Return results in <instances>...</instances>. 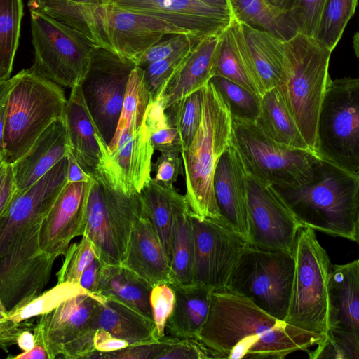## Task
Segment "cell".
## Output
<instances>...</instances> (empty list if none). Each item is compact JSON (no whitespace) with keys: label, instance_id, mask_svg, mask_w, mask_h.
Segmentation results:
<instances>
[{"label":"cell","instance_id":"cell-53","mask_svg":"<svg viewBox=\"0 0 359 359\" xmlns=\"http://www.w3.org/2000/svg\"><path fill=\"white\" fill-rule=\"evenodd\" d=\"M102 263L99 258L95 259L83 271L79 284L90 293L96 294Z\"/></svg>","mask_w":359,"mask_h":359},{"label":"cell","instance_id":"cell-35","mask_svg":"<svg viewBox=\"0 0 359 359\" xmlns=\"http://www.w3.org/2000/svg\"><path fill=\"white\" fill-rule=\"evenodd\" d=\"M234 15L243 23L264 29L285 41L299 33L287 8L268 0H230Z\"/></svg>","mask_w":359,"mask_h":359},{"label":"cell","instance_id":"cell-50","mask_svg":"<svg viewBox=\"0 0 359 359\" xmlns=\"http://www.w3.org/2000/svg\"><path fill=\"white\" fill-rule=\"evenodd\" d=\"M36 321L34 318L20 322H14L8 319L0 320V346L4 351L17 344L19 336L25 330H34Z\"/></svg>","mask_w":359,"mask_h":359},{"label":"cell","instance_id":"cell-21","mask_svg":"<svg viewBox=\"0 0 359 359\" xmlns=\"http://www.w3.org/2000/svg\"><path fill=\"white\" fill-rule=\"evenodd\" d=\"M63 119L68 150L82 169L93 179L111 172L109 146L88 110L79 84L71 88Z\"/></svg>","mask_w":359,"mask_h":359},{"label":"cell","instance_id":"cell-30","mask_svg":"<svg viewBox=\"0 0 359 359\" xmlns=\"http://www.w3.org/2000/svg\"><path fill=\"white\" fill-rule=\"evenodd\" d=\"M170 286L175 301L166 328L173 337L199 340L208 316L212 291L196 284Z\"/></svg>","mask_w":359,"mask_h":359},{"label":"cell","instance_id":"cell-25","mask_svg":"<svg viewBox=\"0 0 359 359\" xmlns=\"http://www.w3.org/2000/svg\"><path fill=\"white\" fill-rule=\"evenodd\" d=\"M68 152L63 116L53 121L30 149L13 164L17 191L28 189L47 173Z\"/></svg>","mask_w":359,"mask_h":359},{"label":"cell","instance_id":"cell-61","mask_svg":"<svg viewBox=\"0 0 359 359\" xmlns=\"http://www.w3.org/2000/svg\"><path fill=\"white\" fill-rule=\"evenodd\" d=\"M114 0H104V4H111V2H113Z\"/></svg>","mask_w":359,"mask_h":359},{"label":"cell","instance_id":"cell-16","mask_svg":"<svg viewBox=\"0 0 359 359\" xmlns=\"http://www.w3.org/2000/svg\"><path fill=\"white\" fill-rule=\"evenodd\" d=\"M195 238L194 284L211 291L226 287L248 241L224 223L191 211Z\"/></svg>","mask_w":359,"mask_h":359},{"label":"cell","instance_id":"cell-43","mask_svg":"<svg viewBox=\"0 0 359 359\" xmlns=\"http://www.w3.org/2000/svg\"><path fill=\"white\" fill-rule=\"evenodd\" d=\"M194 46L142 68L144 69V82L151 100L156 99L161 94Z\"/></svg>","mask_w":359,"mask_h":359},{"label":"cell","instance_id":"cell-58","mask_svg":"<svg viewBox=\"0 0 359 359\" xmlns=\"http://www.w3.org/2000/svg\"><path fill=\"white\" fill-rule=\"evenodd\" d=\"M353 49L358 58H359V32H356L353 36Z\"/></svg>","mask_w":359,"mask_h":359},{"label":"cell","instance_id":"cell-60","mask_svg":"<svg viewBox=\"0 0 359 359\" xmlns=\"http://www.w3.org/2000/svg\"><path fill=\"white\" fill-rule=\"evenodd\" d=\"M359 244V211L356 223L355 241Z\"/></svg>","mask_w":359,"mask_h":359},{"label":"cell","instance_id":"cell-12","mask_svg":"<svg viewBox=\"0 0 359 359\" xmlns=\"http://www.w3.org/2000/svg\"><path fill=\"white\" fill-rule=\"evenodd\" d=\"M232 142L246 172L271 186L297 185L312 175L317 154L289 147L266 135L255 121L233 118Z\"/></svg>","mask_w":359,"mask_h":359},{"label":"cell","instance_id":"cell-33","mask_svg":"<svg viewBox=\"0 0 359 359\" xmlns=\"http://www.w3.org/2000/svg\"><path fill=\"white\" fill-rule=\"evenodd\" d=\"M144 215L151 221L161 244L171 262L170 231L177 207L187 200L173 187L156 182L152 177L139 191Z\"/></svg>","mask_w":359,"mask_h":359},{"label":"cell","instance_id":"cell-45","mask_svg":"<svg viewBox=\"0 0 359 359\" xmlns=\"http://www.w3.org/2000/svg\"><path fill=\"white\" fill-rule=\"evenodd\" d=\"M325 0H292L287 8L299 32L315 38Z\"/></svg>","mask_w":359,"mask_h":359},{"label":"cell","instance_id":"cell-19","mask_svg":"<svg viewBox=\"0 0 359 359\" xmlns=\"http://www.w3.org/2000/svg\"><path fill=\"white\" fill-rule=\"evenodd\" d=\"M145 114H136L130 119L119 121L109 145L111 172L128 194L139 192L151 178L154 149L144 121Z\"/></svg>","mask_w":359,"mask_h":359},{"label":"cell","instance_id":"cell-11","mask_svg":"<svg viewBox=\"0 0 359 359\" xmlns=\"http://www.w3.org/2000/svg\"><path fill=\"white\" fill-rule=\"evenodd\" d=\"M32 68L70 88L85 76L95 44L84 34L41 12L30 11Z\"/></svg>","mask_w":359,"mask_h":359},{"label":"cell","instance_id":"cell-28","mask_svg":"<svg viewBox=\"0 0 359 359\" xmlns=\"http://www.w3.org/2000/svg\"><path fill=\"white\" fill-rule=\"evenodd\" d=\"M152 286L123 264H104L97 295L121 302L153 320L150 294Z\"/></svg>","mask_w":359,"mask_h":359},{"label":"cell","instance_id":"cell-49","mask_svg":"<svg viewBox=\"0 0 359 359\" xmlns=\"http://www.w3.org/2000/svg\"><path fill=\"white\" fill-rule=\"evenodd\" d=\"M181 151L161 152L156 161L151 165V170L155 172L153 178L156 182L173 187L184 170Z\"/></svg>","mask_w":359,"mask_h":359},{"label":"cell","instance_id":"cell-42","mask_svg":"<svg viewBox=\"0 0 359 359\" xmlns=\"http://www.w3.org/2000/svg\"><path fill=\"white\" fill-rule=\"evenodd\" d=\"M96 258L95 249L86 236L80 241L69 245L65 254V259L57 273V283H79L83 271Z\"/></svg>","mask_w":359,"mask_h":359},{"label":"cell","instance_id":"cell-32","mask_svg":"<svg viewBox=\"0 0 359 359\" xmlns=\"http://www.w3.org/2000/svg\"><path fill=\"white\" fill-rule=\"evenodd\" d=\"M171 285L194 284L195 238L187 200L182 202L173 215L170 231Z\"/></svg>","mask_w":359,"mask_h":359},{"label":"cell","instance_id":"cell-8","mask_svg":"<svg viewBox=\"0 0 359 359\" xmlns=\"http://www.w3.org/2000/svg\"><path fill=\"white\" fill-rule=\"evenodd\" d=\"M315 153L359 173V77L329 79L320 107Z\"/></svg>","mask_w":359,"mask_h":359},{"label":"cell","instance_id":"cell-3","mask_svg":"<svg viewBox=\"0 0 359 359\" xmlns=\"http://www.w3.org/2000/svg\"><path fill=\"white\" fill-rule=\"evenodd\" d=\"M272 187L301 226L355 241L359 211L356 175L318 156L306 182Z\"/></svg>","mask_w":359,"mask_h":359},{"label":"cell","instance_id":"cell-1","mask_svg":"<svg viewBox=\"0 0 359 359\" xmlns=\"http://www.w3.org/2000/svg\"><path fill=\"white\" fill-rule=\"evenodd\" d=\"M327 336L280 320L226 288L212 292L199 341L219 358L283 359L323 342Z\"/></svg>","mask_w":359,"mask_h":359},{"label":"cell","instance_id":"cell-51","mask_svg":"<svg viewBox=\"0 0 359 359\" xmlns=\"http://www.w3.org/2000/svg\"><path fill=\"white\" fill-rule=\"evenodd\" d=\"M16 191L13 164L0 163V214L9 206Z\"/></svg>","mask_w":359,"mask_h":359},{"label":"cell","instance_id":"cell-23","mask_svg":"<svg viewBox=\"0 0 359 359\" xmlns=\"http://www.w3.org/2000/svg\"><path fill=\"white\" fill-rule=\"evenodd\" d=\"M214 191L224 223L248 241L247 172L233 142L217 162L214 176Z\"/></svg>","mask_w":359,"mask_h":359},{"label":"cell","instance_id":"cell-2","mask_svg":"<svg viewBox=\"0 0 359 359\" xmlns=\"http://www.w3.org/2000/svg\"><path fill=\"white\" fill-rule=\"evenodd\" d=\"M55 201L51 187L39 180L0 214V303L8 311L41 294L51 277L57 258L41 250L40 231Z\"/></svg>","mask_w":359,"mask_h":359},{"label":"cell","instance_id":"cell-52","mask_svg":"<svg viewBox=\"0 0 359 359\" xmlns=\"http://www.w3.org/2000/svg\"><path fill=\"white\" fill-rule=\"evenodd\" d=\"M94 347L96 351L108 353L123 349L129 344L113 336L109 332L97 329L93 337Z\"/></svg>","mask_w":359,"mask_h":359},{"label":"cell","instance_id":"cell-34","mask_svg":"<svg viewBox=\"0 0 359 359\" xmlns=\"http://www.w3.org/2000/svg\"><path fill=\"white\" fill-rule=\"evenodd\" d=\"M255 122L266 135L280 144L311 149L276 88L261 97L260 112Z\"/></svg>","mask_w":359,"mask_h":359},{"label":"cell","instance_id":"cell-48","mask_svg":"<svg viewBox=\"0 0 359 359\" xmlns=\"http://www.w3.org/2000/svg\"><path fill=\"white\" fill-rule=\"evenodd\" d=\"M211 359L219 358L212 350L195 339L175 337L159 359Z\"/></svg>","mask_w":359,"mask_h":359},{"label":"cell","instance_id":"cell-38","mask_svg":"<svg viewBox=\"0 0 359 359\" xmlns=\"http://www.w3.org/2000/svg\"><path fill=\"white\" fill-rule=\"evenodd\" d=\"M358 0H325L315 39L330 50L341 39Z\"/></svg>","mask_w":359,"mask_h":359},{"label":"cell","instance_id":"cell-46","mask_svg":"<svg viewBox=\"0 0 359 359\" xmlns=\"http://www.w3.org/2000/svg\"><path fill=\"white\" fill-rule=\"evenodd\" d=\"M175 337H165L151 342L130 345L128 347L108 353L95 351L88 358L109 359H159L172 344Z\"/></svg>","mask_w":359,"mask_h":359},{"label":"cell","instance_id":"cell-37","mask_svg":"<svg viewBox=\"0 0 359 359\" xmlns=\"http://www.w3.org/2000/svg\"><path fill=\"white\" fill-rule=\"evenodd\" d=\"M84 294L90 292L79 283H57L53 288L42 292L32 300L8 311L4 319L20 322L35 318L55 309L72 297Z\"/></svg>","mask_w":359,"mask_h":359},{"label":"cell","instance_id":"cell-31","mask_svg":"<svg viewBox=\"0 0 359 359\" xmlns=\"http://www.w3.org/2000/svg\"><path fill=\"white\" fill-rule=\"evenodd\" d=\"M102 329L130 345L151 342L157 339L154 322L130 307L115 300L106 299L95 316L92 330Z\"/></svg>","mask_w":359,"mask_h":359},{"label":"cell","instance_id":"cell-10","mask_svg":"<svg viewBox=\"0 0 359 359\" xmlns=\"http://www.w3.org/2000/svg\"><path fill=\"white\" fill-rule=\"evenodd\" d=\"M295 270L292 251L243 250L226 289L242 295L270 315L285 320Z\"/></svg>","mask_w":359,"mask_h":359},{"label":"cell","instance_id":"cell-55","mask_svg":"<svg viewBox=\"0 0 359 359\" xmlns=\"http://www.w3.org/2000/svg\"><path fill=\"white\" fill-rule=\"evenodd\" d=\"M8 358L12 359H49L48 353L45 348L39 344L28 351H23L19 355L15 356H8Z\"/></svg>","mask_w":359,"mask_h":359},{"label":"cell","instance_id":"cell-62","mask_svg":"<svg viewBox=\"0 0 359 359\" xmlns=\"http://www.w3.org/2000/svg\"><path fill=\"white\" fill-rule=\"evenodd\" d=\"M357 177H358V178L359 179V173H358V175H357Z\"/></svg>","mask_w":359,"mask_h":359},{"label":"cell","instance_id":"cell-56","mask_svg":"<svg viewBox=\"0 0 359 359\" xmlns=\"http://www.w3.org/2000/svg\"><path fill=\"white\" fill-rule=\"evenodd\" d=\"M31 330H25L19 336L17 341L18 347L23 351L32 349L36 345L34 334Z\"/></svg>","mask_w":359,"mask_h":359},{"label":"cell","instance_id":"cell-57","mask_svg":"<svg viewBox=\"0 0 359 359\" xmlns=\"http://www.w3.org/2000/svg\"><path fill=\"white\" fill-rule=\"evenodd\" d=\"M271 4L279 8H287L292 0H268Z\"/></svg>","mask_w":359,"mask_h":359},{"label":"cell","instance_id":"cell-5","mask_svg":"<svg viewBox=\"0 0 359 359\" xmlns=\"http://www.w3.org/2000/svg\"><path fill=\"white\" fill-rule=\"evenodd\" d=\"M12 79L4 119L0 121V163L13 164L40 135L63 116L67 100L60 85L32 67Z\"/></svg>","mask_w":359,"mask_h":359},{"label":"cell","instance_id":"cell-22","mask_svg":"<svg viewBox=\"0 0 359 359\" xmlns=\"http://www.w3.org/2000/svg\"><path fill=\"white\" fill-rule=\"evenodd\" d=\"M90 183L66 184L41 224L40 245L43 252L55 258L65 255L72 240L83 235Z\"/></svg>","mask_w":359,"mask_h":359},{"label":"cell","instance_id":"cell-27","mask_svg":"<svg viewBox=\"0 0 359 359\" xmlns=\"http://www.w3.org/2000/svg\"><path fill=\"white\" fill-rule=\"evenodd\" d=\"M215 76L224 77L259 95L243 24L235 15L221 34Z\"/></svg>","mask_w":359,"mask_h":359},{"label":"cell","instance_id":"cell-26","mask_svg":"<svg viewBox=\"0 0 359 359\" xmlns=\"http://www.w3.org/2000/svg\"><path fill=\"white\" fill-rule=\"evenodd\" d=\"M220 35L200 39L159 95L166 109L191 93L203 88L214 76Z\"/></svg>","mask_w":359,"mask_h":359},{"label":"cell","instance_id":"cell-40","mask_svg":"<svg viewBox=\"0 0 359 359\" xmlns=\"http://www.w3.org/2000/svg\"><path fill=\"white\" fill-rule=\"evenodd\" d=\"M144 121L150 134V140L155 150L161 152L182 151V144L180 133L167 118L162 98L151 100L145 114Z\"/></svg>","mask_w":359,"mask_h":359},{"label":"cell","instance_id":"cell-14","mask_svg":"<svg viewBox=\"0 0 359 359\" xmlns=\"http://www.w3.org/2000/svg\"><path fill=\"white\" fill-rule=\"evenodd\" d=\"M136 66L134 61L95 46L79 83L88 110L108 146L116 133L128 83Z\"/></svg>","mask_w":359,"mask_h":359},{"label":"cell","instance_id":"cell-54","mask_svg":"<svg viewBox=\"0 0 359 359\" xmlns=\"http://www.w3.org/2000/svg\"><path fill=\"white\" fill-rule=\"evenodd\" d=\"M68 157V171H67V182H83L87 183L92 182L95 179L87 174L79 165L73 155L69 151Z\"/></svg>","mask_w":359,"mask_h":359},{"label":"cell","instance_id":"cell-13","mask_svg":"<svg viewBox=\"0 0 359 359\" xmlns=\"http://www.w3.org/2000/svg\"><path fill=\"white\" fill-rule=\"evenodd\" d=\"M88 10L94 43L135 63L167 35L192 36L157 15L114 4H88Z\"/></svg>","mask_w":359,"mask_h":359},{"label":"cell","instance_id":"cell-7","mask_svg":"<svg viewBox=\"0 0 359 359\" xmlns=\"http://www.w3.org/2000/svg\"><path fill=\"white\" fill-rule=\"evenodd\" d=\"M144 215L139 192L126 194L111 173L90 184L84 233L104 264H122L130 237Z\"/></svg>","mask_w":359,"mask_h":359},{"label":"cell","instance_id":"cell-47","mask_svg":"<svg viewBox=\"0 0 359 359\" xmlns=\"http://www.w3.org/2000/svg\"><path fill=\"white\" fill-rule=\"evenodd\" d=\"M175 301V294L170 284L161 283L152 287L150 304L158 339L165 337L166 323L172 312Z\"/></svg>","mask_w":359,"mask_h":359},{"label":"cell","instance_id":"cell-9","mask_svg":"<svg viewBox=\"0 0 359 359\" xmlns=\"http://www.w3.org/2000/svg\"><path fill=\"white\" fill-rule=\"evenodd\" d=\"M293 253L295 270L285 321L316 333H327L328 284L332 265L314 229L301 226Z\"/></svg>","mask_w":359,"mask_h":359},{"label":"cell","instance_id":"cell-4","mask_svg":"<svg viewBox=\"0 0 359 359\" xmlns=\"http://www.w3.org/2000/svg\"><path fill=\"white\" fill-rule=\"evenodd\" d=\"M202 118L191 144L181 151L186 198L191 211L224 223L214 191L217 162L232 144L233 118L219 91L210 80L203 86Z\"/></svg>","mask_w":359,"mask_h":359},{"label":"cell","instance_id":"cell-18","mask_svg":"<svg viewBox=\"0 0 359 359\" xmlns=\"http://www.w3.org/2000/svg\"><path fill=\"white\" fill-rule=\"evenodd\" d=\"M111 4L157 15L191 35H220L234 13L230 0H114Z\"/></svg>","mask_w":359,"mask_h":359},{"label":"cell","instance_id":"cell-24","mask_svg":"<svg viewBox=\"0 0 359 359\" xmlns=\"http://www.w3.org/2000/svg\"><path fill=\"white\" fill-rule=\"evenodd\" d=\"M122 264L152 287L170 284V263L149 217L143 215L135 225Z\"/></svg>","mask_w":359,"mask_h":359},{"label":"cell","instance_id":"cell-39","mask_svg":"<svg viewBox=\"0 0 359 359\" xmlns=\"http://www.w3.org/2000/svg\"><path fill=\"white\" fill-rule=\"evenodd\" d=\"M203 87L175 102L165 109L169 123L180 133L182 149L192 142L199 128L203 112Z\"/></svg>","mask_w":359,"mask_h":359},{"label":"cell","instance_id":"cell-36","mask_svg":"<svg viewBox=\"0 0 359 359\" xmlns=\"http://www.w3.org/2000/svg\"><path fill=\"white\" fill-rule=\"evenodd\" d=\"M22 15V0H0V82L11 78Z\"/></svg>","mask_w":359,"mask_h":359},{"label":"cell","instance_id":"cell-41","mask_svg":"<svg viewBox=\"0 0 359 359\" xmlns=\"http://www.w3.org/2000/svg\"><path fill=\"white\" fill-rule=\"evenodd\" d=\"M210 81L225 100L233 119L257 120L261 106L259 95L220 76H214Z\"/></svg>","mask_w":359,"mask_h":359},{"label":"cell","instance_id":"cell-44","mask_svg":"<svg viewBox=\"0 0 359 359\" xmlns=\"http://www.w3.org/2000/svg\"><path fill=\"white\" fill-rule=\"evenodd\" d=\"M200 39L188 34L167 35L150 47L137 61V66L147 65L168 58L196 44Z\"/></svg>","mask_w":359,"mask_h":359},{"label":"cell","instance_id":"cell-6","mask_svg":"<svg viewBox=\"0 0 359 359\" xmlns=\"http://www.w3.org/2000/svg\"><path fill=\"white\" fill-rule=\"evenodd\" d=\"M332 52L315 38L301 33L285 41L282 73L276 87L314 152L318 115L330 79Z\"/></svg>","mask_w":359,"mask_h":359},{"label":"cell","instance_id":"cell-29","mask_svg":"<svg viewBox=\"0 0 359 359\" xmlns=\"http://www.w3.org/2000/svg\"><path fill=\"white\" fill-rule=\"evenodd\" d=\"M242 24L253 65L255 84L262 97L279 82L285 41L264 29Z\"/></svg>","mask_w":359,"mask_h":359},{"label":"cell","instance_id":"cell-17","mask_svg":"<svg viewBox=\"0 0 359 359\" xmlns=\"http://www.w3.org/2000/svg\"><path fill=\"white\" fill-rule=\"evenodd\" d=\"M248 243L269 251H292L301 225L274 188L247 173Z\"/></svg>","mask_w":359,"mask_h":359},{"label":"cell","instance_id":"cell-20","mask_svg":"<svg viewBox=\"0 0 359 359\" xmlns=\"http://www.w3.org/2000/svg\"><path fill=\"white\" fill-rule=\"evenodd\" d=\"M105 299L91 293L80 294L37 316L34 330L36 344L45 348L49 359L60 356L66 345L83 334H93L90 332H93L95 316Z\"/></svg>","mask_w":359,"mask_h":359},{"label":"cell","instance_id":"cell-15","mask_svg":"<svg viewBox=\"0 0 359 359\" xmlns=\"http://www.w3.org/2000/svg\"><path fill=\"white\" fill-rule=\"evenodd\" d=\"M326 336L309 351L310 358L359 359V258L332 265Z\"/></svg>","mask_w":359,"mask_h":359},{"label":"cell","instance_id":"cell-59","mask_svg":"<svg viewBox=\"0 0 359 359\" xmlns=\"http://www.w3.org/2000/svg\"><path fill=\"white\" fill-rule=\"evenodd\" d=\"M78 3L89 4H104V0H72Z\"/></svg>","mask_w":359,"mask_h":359}]
</instances>
